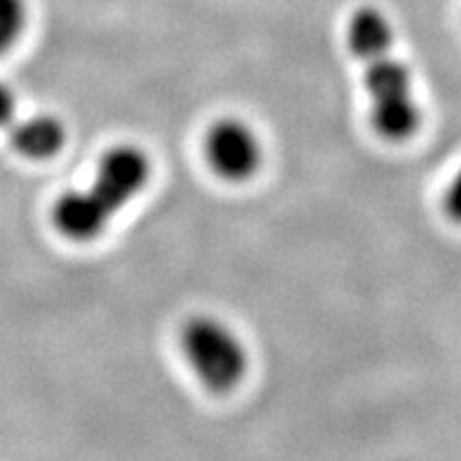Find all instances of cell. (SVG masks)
<instances>
[{
    "mask_svg": "<svg viewBox=\"0 0 461 461\" xmlns=\"http://www.w3.org/2000/svg\"><path fill=\"white\" fill-rule=\"evenodd\" d=\"M346 43L363 62L372 126L383 140L406 141L420 124V107L408 65L395 56V31L374 5L355 9L346 24Z\"/></svg>",
    "mask_w": 461,
    "mask_h": 461,
    "instance_id": "obj_1",
    "label": "cell"
},
{
    "mask_svg": "<svg viewBox=\"0 0 461 461\" xmlns=\"http://www.w3.org/2000/svg\"><path fill=\"white\" fill-rule=\"evenodd\" d=\"M152 176L148 154L122 143L107 149L88 188L68 190L56 201L54 224L73 241L96 240L112 218L146 188Z\"/></svg>",
    "mask_w": 461,
    "mask_h": 461,
    "instance_id": "obj_2",
    "label": "cell"
},
{
    "mask_svg": "<svg viewBox=\"0 0 461 461\" xmlns=\"http://www.w3.org/2000/svg\"><path fill=\"white\" fill-rule=\"evenodd\" d=\"M180 346L197 378L214 393H229L246 378L250 357L244 339L216 316L199 314L184 322Z\"/></svg>",
    "mask_w": 461,
    "mask_h": 461,
    "instance_id": "obj_3",
    "label": "cell"
},
{
    "mask_svg": "<svg viewBox=\"0 0 461 461\" xmlns=\"http://www.w3.org/2000/svg\"><path fill=\"white\" fill-rule=\"evenodd\" d=\"M205 158L227 182H246L263 163V143L241 118H221L205 137Z\"/></svg>",
    "mask_w": 461,
    "mask_h": 461,
    "instance_id": "obj_4",
    "label": "cell"
},
{
    "mask_svg": "<svg viewBox=\"0 0 461 461\" xmlns=\"http://www.w3.org/2000/svg\"><path fill=\"white\" fill-rule=\"evenodd\" d=\"M11 146L17 154L32 160H45L56 157L67 141L65 124L54 115H31L14 124L11 129Z\"/></svg>",
    "mask_w": 461,
    "mask_h": 461,
    "instance_id": "obj_5",
    "label": "cell"
},
{
    "mask_svg": "<svg viewBox=\"0 0 461 461\" xmlns=\"http://www.w3.org/2000/svg\"><path fill=\"white\" fill-rule=\"evenodd\" d=\"M26 0H0V56L17 43L26 26Z\"/></svg>",
    "mask_w": 461,
    "mask_h": 461,
    "instance_id": "obj_6",
    "label": "cell"
},
{
    "mask_svg": "<svg viewBox=\"0 0 461 461\" xmlns=\"http://www.w3.org/2000/svg\"><path fill=\"white\" fill-rule=\"evenodd\" d=\"M442 207H445L447 216L451 218L453 222L461 224V167L459 171L455 173L451 184H448L445 199H442Z\"/></svg>",
    "mask_w": 461,
    "mask_h": 461,
    "instance_id": "obj_7",
    "label": "cell"
},
{
    "mask_svg": "<svg viewBox=\"0 0 461 461\" xmlns=\"http://www.w3.org/2000/svg\"><path fill=\"white\" fill-rule=\"evenodd\" d=\"M15 113V96L7 86L0 84V129L9 126Z\"/></svg>",
    "mask_w": 461,
    "mask_h": 461,
    "instance_id": "obj_8",
    "label": "cell"
}]
</instances>
